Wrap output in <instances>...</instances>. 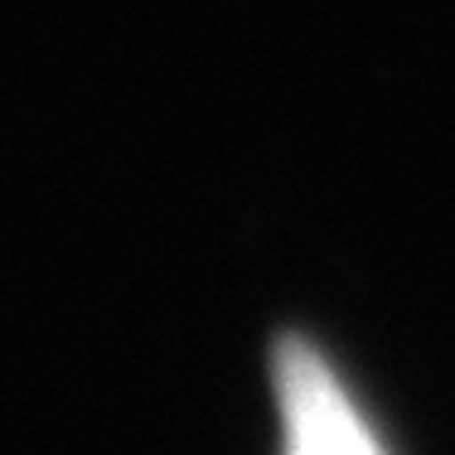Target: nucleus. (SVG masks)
<instances>
[{
  "label": "nucleus",
  "mask_w": 455,
  "mask_h": 455,
  "mask_svg": "<svg viewBox=\"0 0 455 455\" xmlns=\"http://www.w3.org/2000/svg\"><path fill=\"white\" fill-rule=\"evenodd\" d=\"M272 373L281 417H286V455H383L315 344L296 339V334L281 339Z\"/></svg>",
  "instance_id": "1"
}]
</instances>
